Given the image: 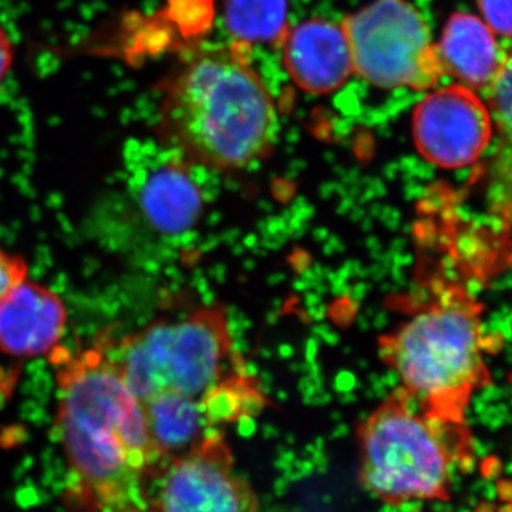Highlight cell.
<instances>
[{
    "label": "cell",
    "instance_id": "obj_14",
    "mask_svg": "<svg viewBox=\"0 0 512 512\" xmlns=\"http://www.w3.org/2000/svg\"><path fill=\"white\" fill-rule=\"evenodd\" d=\"M485 103L494 123L497 146L493 157L495 183L512 185V43L505 47L503 62L485 89Z\"/></svg>",
    "mask_w": 512,
    "mask_h": 512
},
{
    "label": "cell",
    "instance_id": "obj_13",
    "mask_svg": "<svg viewBox=\"0 0 512 512\" xmlns=\"http://www.w3.org/2000/svg\"><path fill=\"white\" fill-rule=\"evenodd\" d=\"M143 407L151 440L164 466L191 450L212 429L197 400L160 394L143 402Z\"/></svg>",
    "mask_w": 512,
    "mask_h": 512
},
{
    "label": "cell",
    "instance_id": "obj_4",
    "mask_svg": "<svg viewBox=\"0 0 512 512\" xmlns=\"http://www.w3.org/2000/svg\"><path fill=\"white\" fill-rule=\"evenodd\" d=\"M357 440L360 484L393 507L448 500L451 467L473 456L466 424L423 412L400 386L360 424Z\"/></svg>",
    "mask_w": 512,
    "mask_h": 512
},
{
    "label": "cell",
    "instance_id": "obj_12",
    "mask_svg": "<svg viewBox=\"0 0 512 512\" xmlns=\"http://www.w3.org/2000/svg\"><path fill=\"white\" fill-rule=\"evenodd\" d=\"M444 74L473 90H485L503 62L505 47L480 16H450L437 43Z\"/></svg>",
    "mask_w": 512,
    "mask_h": 512
},
{
    "label": "cell",
    "instance_id": "obj_8",
    "mask_svg": "<svg viewBox=\"0 0 512 512\" xmlns=\"http://www.w3.org/2000/svg\"><path fill=\"white\" fill-rule=\"evenodd\" d=\"M412 134L427 163L460 170L487 153L494 140V123L476 90L454 83L420 101L412 117Z\"/></svg>",
    "mask_w": 512,
    "mask_h": 512
},
{
    "label": "cell",
    "instance_id": "obj_17",
    "mask_svg": "<svg viewBox=\"0 0 512 512\" xmlns=\"http://www.w3.org/2000/svg\"><path fill=\"white\" fill-rule=\"evenodd\" d=\"M25 279H28L25 261L0 248V303Z\"/></svg>",
    "mask_w": 512,
    "mask_h": 512
},
{
    "label": "cell",
    "instance_id": "obj_16",
    "mask_svg": "<svg viewBox=\"0 0 512 512\" xmlns=\"http://www.w3.org/2000/svg\"><path fill=\"white\" fill-rule=\"evenodd\" d=\"M480 18L495 35L512 39V0H477Z\"/></svg>",
    "mask_w": 512,
    "mask_h": 512
},
{
    "label": "cell",
    "instance_id": "obj_15",
    "mask_svg": "<svg viewBox=\"0 0 512 512\" xmlns=\"http://www.w3.org/2000/svg\"><path fill=\"white\" fill-rule=\"evenodd\" d=\"M228 25L242 39L268 40L284 29L285 0H228Z\"/></svg>",
    "mask_w": 512,
    "mask_h": 512
},
{
    "label": "cell",
    "instance_id": "obj_9",
    "mask_svg": "<svg viewBox=\"0 0 512 512\" xmlns=\"http://www.w3.org/2000/svg\"><path fill=\"white\" fill-rule=\"evenodd\" d=\"M173 150V148H171ZM131 195L151 227L165 235H180L194 227L202 211V192L187 158L173 150L167 158L128 157Z\"/></svg>",
    "mask_w": 512,
    "mask_h": 512
},
{
    "label": "cell",
    "instance_id": "obj_5",
    "mask_svg": "<svg viewBox=\"0 0 512 512\" xmlns=\"http://www.w3.org/2000/svg\"><path fill=\"white\" fill-rule=\"evenodd\" d=\"M99 343L141 403L160 394L201 403L221 384L248 372L227 309L218 305Z\"/></svg>",
    "mask_w": 512,
    "mask_h": 512
},
{
    "label": "cell",
    "instance_id": "obj_1",
    "mask_svg": "<svg viewBox=\"0 0 512 512\" xmlns=\"http://www.w3.org/2000/svg\"><path fill=\"white\" fill-rule=\"evenodd\" d=\"M56 430L80 512H150V488L164 467L143 403L100 343L53 353Z\"/></svg>",
    "mask_w": 512,
    "mask_h": 512
},
{
    "label": "cell",
    "instance_id": "obj_18",
    "mask_svg": "<svg viewBox=\"0 0 512 512\" xmlns=\"http://www.w3.org/2000/svg\"><path fill=\"white\" fill-rule=\"evenodd\" d=\"M13 63V43L8 32L0 25V84L8 76Z\"/></svg>",
    "mask_w": 512,
    "mask_h": 512
},
{
    "label": "cell",
    "instance_id": "obj_6",
    "mask_svg": "<svg viewBox=\"0 0 512 512\" xmlns=\"http://www.w3.org/2000/svg\"><path fill=\"white\" fill-rule=\"evenodd\" d=\"M353 72L379 89H434L444 76L437 45L409 0H375L343 23Z\"/></svg>",
    "mask_w": 512,
    "mask_h": 512
},
{
    "label": "cell",
    "instance_id": "obj_11",
    "mask_svg": "<svg viewBox=\"0 0 512 512\" xmlns=\"http://www.w3.org/2000/svg\"><path fill=\"white\" fill-rule=\"evenodd\" d=\"M284 57L293 82L308 93L336 92L355 73L345 29L328 20H309L286 33Z\"/></svg>",
    "mask_w": 512,
    "mask_h": 512
},
{
    "label": "cell",
    "instance_id": "obj_2",
    "mask_svg": "<svg viewBox=\"0 0 512 512\" xmlns=\"http://www.w3.org/2000/svg\"><path fill=\"white\" fill-rule=\"evenodd\" d=\"M161 136L197 167L238 170L264 160L279 136L275 101L234 50H205L164 93Z\"/></svg>",
    "mask_w": 512,
    "mask_h": 512
},
{
    "label": "cell",
    "instance_id": "obj_10",
    "mask_svg": "<svg viewBox=\"0 0 512 512\" xmlns=\"http://www.w3.org/2000/svg\"><path fill=\"white\" fill-rule=\"evenodd\" d=\"M67 325L62 299L25 279L0 303V352L15 357L55 353Z\"/></svg>",
    "mask_w": 512,
    "mask_h": 512
},
{
    "label": "cell",
    "instance_id": "obj_7",
    "mask_svg": "<svg viewBox=\"0 0 512 512\" xmlns=\"http://www.w3.org/2000/svg\"><path fill=\"white\" fill-rule=\"evenodd\" d=\"M151 485L157 490L150 512L258 511V497L235 473L231 448L217 431L168 461Z\"/></svg>",
    "mask_w": 512,
    "mask_h": 512
},
{
    "label": "cell",
    "instance_id": "obj_3",
    "mask_svg": "<svg viewBox=\"0 0 512 512\" xmlns=\"http://www.w3.org/2000/svg\"><path fill=\"white\" fill-rule=\"evenodd\" d=\"M427 285V298L409 318L379 336L377 353L419 409L466 424L471 399L491 382L487 355L495 342L467 286L450 278Z\"/></svg>",
    "mask_w": 512,
    "mask_h": 512
}]
</instances>
